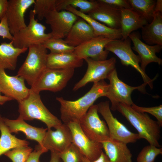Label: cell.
Wrapping results in <instances>:
<instances>
[{
	"label": "cell",
	"instance_id": "6da1fadb",
	"mask_svg": "<svg viewBox=\"0 0 162 162\" xmlns=\"http://www.w3.org/2000/svg\"><path fill=\"white\" fill-rule=\"evenodd\" d=\"M108 85L104 80L94 83L87 93L75 100L57 97L56 100L60 104L61 118L64 123L79 122L98 98L106 97Z\"/></svg>",
	"mask_w": 162,
	"mask_h": 162
},
{
	"label": "cell",
	"instance_id": "7a4b0ae2",
	"mask_svg": "<svg viewBox=\"0 0 162 162\" xmlns=\"http://www.w3.org/2000/svg\"><path fill=\"white\" fill-rule=\"evenodd\" d=\"M123 116L138 132L139 139H145L150 144L158 148L162 126L157 121L153 120L147 114L138 112L131 106L119 104L116 109Z\"/></svg>",
	"mask_w": 162,
	"mask_h": 162
},
{
	"label": "cell",
	"instance_id": "3957f363",
	"mask_svg": "<svg viewBox=\"0 0 162 162\" xmlns=\"http://www.w3.org/2000/svg\"><path fill=\"white\" fill-rule=\"evenodd\" d=\"M20 116L24 120L36 119L44 123L47 129L56 128L62 124L52 114L42 102L39 93L30 91L25 99L18 103Z\"/></svg>",
	"mask_w": 162,
	"mask_h": 162
},
{
	"label": "cell",
	"instance_id": "277c9868",
	"mask_svg": "<svg viewBox=\"0 0 162 162\" xmlns=\"http://www.w3.org/2000/svg\"><path fill=\"white\" fill-rule=\"evenodd\" d=\"M27 57L17 75L22 78L31 87L46 67L47 49L42 44L32 45L28 48Z\"/></svg>",
	"mask_w": 162,
	"mask_h": 162
},
{
	"label": "cell",
	"instance_id": "5b68a950",
	"mask_svg": "<svg viewBox=\"0 0 162 162\" xmlns=\"http://www.w3.org/2000/svg\"><path fill=\"white\" fill-rule=\"evenodd\" d=\"M33 10L29 13V21L26 27L13 35L11 41L16 47L27 49L31 46L42 44L52 38L50 33H45L46 27L35 19Z\"/></svg>",
	"mask_w": 162,
	"mask_h": 162
},
{
	"label": "cell",
	"instance_id": "8992f818",
	"mask_svg": "<svg viewBox=\"0 0 162 162\" xmlns=\"http://www.w3.org/2000/svg\"><path fill=\"white\" fill-rule=\"evenodd\" d=\"M131 42L129 37L124 40H113L106 45L104 49L116 55L119 58L123 65L130 66L135 69L141 74L144 83L148 84L151 88H152L153 82L156 76L153 79H151L142 69L139 65L141 62L140 58L139 55H136L133 51Z\"/></svg>",
	"mask_w": 162,
	"mask_h": 162
},
{
	"label": "cell",
	"instance_id": "52a82bcc",
	"mask_svg": "<svg viewBox=\"0 0 162 162\" xmlns=\"http://www.w3.org/2000/svg\"><path fill=\"white\" fill-rule=\"evenodd\" d=\"M74 69H57L46 68L30 91L39 93L43 91L57 92L63 89L73 76Z\"/></svg>",
	"mask_w": 162,
	"mask_h": 162
},
{
	"label": "cell",
	"instance_id": "ba28073f",
	"mask_svg": "<svg viewBox=\"0 0 162 162\" xmlns=\"http://www.w3.org/2000/svg\"><path fill=\"white\" fill-rule=\"evenodd\" d=\"M108 84L106 97L111 103L110 108L112 110H116V107L120 103L131 106L134 103L131 98V94L135 90L137 89L142 92H146L145 87L147 85L143 83L138 86H132L128 85L120 80L115 68L112 72L108 79Z\"/></svg>",
	"mask_w": 162,
	"mask_h": 162
},
{
	"label": "cell",
	"instance_id": "9c48e42d",
	"mask_svg": "<svg viewBox=\"0 0 162 162\" xmlns=\"http://www.w3.org/2000/svg\"><path fill=\"white\" fill-rule=\"evenodd\" d=\"M98 112L103 116L108 127L110 138L127 144L135 142L139 139L137 133L132 132L115 117L111 111L109 101L98 104Z\"/></svg>",
	"mask_w": 162,
	"mask_h": 162
},
{
	"label": "cell",
	"instance_id": "30bf717a",
	"mask_svg": "<svg viewBox=\"0 0 162 162\" xmlns=\"http://www.w3.org/2000/svg\"><path fill=\"white\" fill-rule=\"evenodd\" d=\"M79 123L83 132L90 140L100 142L110 138L106 124L98 114L97 105H92Z\"/></svg>",
	"mask_w": 162,
	"mask_h": 162
},
{
	"label": "cell",
	"instance_id": "8fae6325",
	"mask_svg": "<svg viewBox=\"0 0 162 162\" xmlns=\"http://www.w3.org/2000/svg\"><path fill=\"white\" fill-rule=\"evenodd\" d=\"M87 64L86 71L83 77L74 86L73 90L76 91L88 83H94L108 79L115 69L116 60L112 57L109 59L98 61L90 58L85 59Z\"/></svg>",
	"mask_w": 162,
	"mask_h": 162
},
{
	"label": "cell",
	"instance_id": "7c38bea8",
	"mask_svg": "<svg viewBox=\"0 0 162 162\" xmlns=\"http://www.w3.org/2000/svg\"><path fill=\"white\" fill-rule=\"evenodd\" d=\"M66 124L71 133L72 143L83 155L90 161L97 159L103 151L101 143L88 138L81 130L79 122H70Z\"/></svg>",
	"mask_w": 162,
	"mask_h": 162
},
{
	"label": "cell",
	"instance_id": "4fadbf2b",
	"mask_svg": "<svg viewBox=\"0 0 162 162\" xmlns=\"http://www.w3.org/2000/svg\"><path fill=\"white\" fill-rule=\"evenodd\" d=\"M79 17L67 10L58 11L54 9L46 16V23L50 26L52 38H65Z\"/></svg>",
	"mask_w": 162,
	"mask_h": 162
},
{
	"label": "cell",
	"instance_id": "5bb4252c",
	"mask_svg": "<svg viewBox=\"0 0 162 162\" xmlns=\"http://www.w3.org/2000/svg\"><path fill=\"white\" fill-rule=\"evenodd\" d=\"M55 130L48 129L42 143V148L47 152L59 153L66 149L72 143V135L67 124L62 123Z\"/></svg>",
	"mask_w": 162,
	"mask_h": 162
},
{
	"label": "cell",
	"instance_id": "9a60e30c",
	"mask_svg": "<svg viewBox=\"0 0 162 162\" xmlns=\"http://www.w3.org/2000/svg\"><path fill=\"white\" fill-rule=\"evenodd\" d=\"M25 80L17 75L10 76L5 70L0 69V91L4 96L15 100L18 103L27 97L30 92L25 83Z\"/></svg>",
	"mask_w": 162,
	"mask_h": 162
},
{
	"label": "cell",
	"instance_id": "2e32d148",
	"mask_svg": "<svg viewBox=\"0 0 162 162\" xmlns=\"http://www.w3.org/2000/svg\"><path fill=\"white\" fill-rule=\"evenodd\" d=\"M112 40L103 36L95 37L75 47L74 52L82 60L90 58L98 61L106 60L109 52L104 48Z\"/></svg>",
	"mask_w": 162,
	"mask_h": 162
},
{
	"label": "cell",
	"instance_id": "e0dca14e",
	"mask_svg": "<svg viewBox=\"0 0 162 162\" xmlns=\"http://www.w3.org/2000/svg\"><path fill=\"white\" fill-rule=\"evenodd\" d=\"M35 0L8 1L6 16L11 34L13 35L26 26L24 19L26 10Z\"/></svg>",
	"mask_w": 162,
	"mask_h": 162
},
{
	"label": "cell",
	"instance_id": "ac0fdd59",
	"mask_svg": "<svg viewBox=\"0 0 162 162\" xmlns=\"http://www.w3.org/2000/svg\"><path fill=\"white\" fill-rule=\"evenodd\" d=\"M128 37L132 41L133 49L138 54L141 59L140 67L145 71L147 66L151 62H155L159 65L162 64V59L158 57L156 53L161 50L162 46L159 45H149L142 42L141 35L138 32H134L129 35Z\"/></svg>",
	"mask_w": 162,
	"mask_h": 162
},
{
	"label": "cell",
	"instance_id": "d6986e66",
	"mask_svg": "<svg viewBox=\"0 0 162 162\" xmlns=\"http://www.w3.org/2000/svg\"><path fill=\"white\" fill-rule=\"evenodd\" d=\"M96 7L87 14L112 28H120L121 10L97 0Z\"/></svg>",
	"mask_w": 162,
	"mask_h": 162
},
{
	"label": "cell",
	"instance_id": "ffe728a7",
	"mask_svg": "<svg viewBox=\"0 0 162 162\" xmlns=\"http://www.w3.org/2000/svg\"><path fill=\"white\" fill-rule=\"evenodd\" d=\"M3 119L11 133L18 134L19 132H22L26 135L27 139L37 142L42 148L43 140L47 128L31 126L26 123L20 116L15 120H10L5 118H3Z\"/></svg>",
	"mask_w": 162,
	"mask_h": 162
},
{
	"label": "cell",
	"instance_id": "44dd1931",
	"mask_svg": "<svg viewBox=\"0 0 162 162\" xmlns=\"http://www.w3.org/2000/svg\"><path fill=\"white\" fill-rule=\"evenodd\" d=\"M94 37L91 27L83 19L79 17L64 40L69 45L75 47Z\"/></svg>",
	"mask_w": 162,
	"mask_h": 162
},
{
	"label": "cell",
	"instance_id": "7402d4cb",
	"mask_svg": "<svg viewBox=\"0 0 162 162\" xmlns=\"http://www.w3.org/2000/svg\"><path fill=\"white\" fill-rule=\"evenodd\" d=\"M100 142L110 162H132V155L126 143L110 138Z\"/></svg>",
	"mask_w": 162,
	"mask_h": 162
},
{
	"label": "cell",
	"instance_id": "603a6c76",
	"mask_svg": "<svg viewBox=\"0 0 162 162\" xmlns=\"http://www.w3.org/2000/svg\"><path fill=\"white\" fill-rule=\"evenodd\" d=\"M120 29L122 40L127 39L132 32L142 28L148 21L132 9H121Z\"/></svg>",
	"mask_w": 162,
	"mask_h": 162
},
{
	"label": "cell",
	"instance_id": "cb8c5ba5",
	"mask_svg": "<svg viewBox=\"0 0 162 162\" xmlns=\"http://www.w3.org/2000/svg\"><path fill=\"white\" fill-rule=\"evenodd\" d=\"M64 10L72 13L85 20L93 29L95 37L103 36L111 40L122 38L120 28L115 29L110 28L92 18L87 14L82 13L70 6L66 7Z\"/></svg>",
	"mask_w": 162,
	"mask_h": 162
},
{
	"label": "cell",
	"instance_id": "d4e9b609",
	"mask_svg": "<svg viewBox=\"0 0 162 162\" xmlns=\"http://www.w3.org/2000/svg\"><path fill=\"white\" fill-rule=\"evenodd\" d=\"M83 60L74 53L48 54L46 59L47 68L57 69H74L81 67Z\"/></svg>",
	"mask_w": 162,
	"mask_h": 162
},
{
	"label": "cell",
	"instance_id": "484cf974",
	"mask_svg": "<svg viewBox=\"0 0 162 162\" xmlns=\"http://www.w3.org/2000/svg\"><path fill=\"white\" fill-rule=\"evenodd\" d=\"M141 30V37L146 44L162 46V13H154L151 22Z\"/></svg>",
	"mask_w": 162,
	"mask_h": 162
},
{
	"label": "cell",
	"instance_id": "4316f807",
	"mask_svg": "<svg viewBox=\"0 0 162 162\" xmlns=\"http://www.w3.org/2000/svg\"><path fill=\"white\" fill-rule=\"evenodd\" d=\"M27 49L16 47L11 41L2 43L0 44V69H15L18 57Z\"/></svg>",
	"mask_w": 162,
	"mask_h": 162
},
{
	"label": "cell",
	"instance_id": "83f0119b",
	"mask_svg": "<svg viewBox=\"0 0 162 162\" xmlns=\"http://www.w3.org/2000/svg\"><path fill=\"white\" fill-rule=\"evenodd\" d=\"M0 156L14 148L28 146L29 142L16 138L10 132L0 114Z\"/></svg>",
	"mask_w": 162,
	"mask_h": 162
},
{
	"label": "cell",
	"instance_id": "f1b7e54d",
	"mask_svg": "<svg viewBox=\"0 0 162 162\" xmlns=\"http://www.w3.org/2000/svg\"><path fill=\"white\" fill-rule=\"evenodd\" d=\"M97 0H56L55 9L58 11L64 10L68 6L76 9L79 8L80 12L88 14L97 5Z\"/></svg>",
	"mask_w": 162,
	"mask_h": 162
},
{
	"label": "cell",
	"instance_id": "f546056e",
	"mask_svg": "<svg viewBox=\"0 0 162 162\" xmlns=\"http://www.w3.org/2000/svg\"><path fill=\"white\" fill-rule=\"evenodd\" d=\"M131 8L148 22L153 20L156 1L154 0H128Z\"/></svg>",
	"mask_w": 162,
	"mask_h": 162
},
{
	"label": "cell",
	"instance_id": "4dcf8cb0",
	"mask_svg": "<svg viewBox=\"0 0 162 162\" xmlns=\"http://www.w3.org/2000/svg\"><path fill=\"white\" fill-rule=\"evenodd\" d=\"M42 44L50 52L54 53H72L75 49L62 38H51Z\"/></svg>",
	"mask_w": 162,
	"mask_h": 162
},
{
	"label": "cell",
	"instance_id": "1f68e13d",
	"mask_svg": "<svg viewBox=\"0 0 162 162\" xmlns=\"http://www.w3.org/2000/svg\"><path fill=\"white\" fill-rule=\"evenodd\" d=\"M56 0H35L33 10L38 19L41 20L50 11L55 9Z\"/></svg>",
	"mask_w": 162,
	"mask_h": 162
},
{
	"label": "cell",
	"instance_id": "d6a6232c",
	"mask_svg": "<svg viewBox=\"0 0 162 162\" xmlns=\"http://www.w3.org/2000/svg\"><path fill=\"white\" fill-rule=\"evenodd\" d=\"M32 150V149L28 146L20 147L10 150L4 154L12 162H26Z\"/></svg>",
	"mask_w": 162,
	"mask_h": 162
},
{
	"label": "cell",
	"instance_id": "836d02e7",
	"mask_svg": "<svg viewBox=\"0 0 162 162\" xmlns=\"http://www.w3.org/2000/svg\"><path fill=\"white\" fill-rule=\"evenodd\" d=\"M162 154V148L150 144L144 147L138 154L137 162H154L156 157Z\"/></svg>",
	"mask_w": 162,
	"mask_h": 162
},
{
	"label": "cell",
	"instance_id": "e575fe53",
	"mask_svg": "<svg viewBox=\"0 0 162 162\" xmlns=\"http://www.w3.org/2000/svg\"><path fill=\"white\" fill-rule=\"evenodd\" d=\"M63 162H82L83 155L72 143L64 151L59 153Z\"/></svg>",
	"mask_w": 162,
	"mask_h": 162
},
{
	"label": "cell",
	"instance_id": "d590c367",
	"mask_svg": "<svg viewBox=\"0 0 162 162\" xmlns=\"http://www.w3.org/2000/svg\"><path fill=\"white\" fill-rule=\"evenodd\" d=\"M132 108L135 111L141 113H148L154 116L158 122L162 126V105L152 107H143L139 106L134 103Z\"/></svg>",
	"mask_w": 162,
	"mask_h": 162
},
{
	"label": "cell",
	"instance_id": "8d00e7d4",
	"mask_svg": "<svg viewBox=\"0 0 162 162\" xmlns=\"http://www.w3.org/2000/svg\"><path fill=\"white\" fill-rule=\"evenodd\" d=\"M100 2L108 4L114 8L121 10L122 9H131L127 0H99Z\"/></svg>",
	"mask_w": 162,
	"mask_h": 162
},
{
	"label": "cell",
	"instance_id": "74e56055",
	"mask_svg": "<svg viewBox=\"0 0 162 162\" xmlns=\"http://www.w3.org/2000/svg\"><path fill=\"white\" fill-rule=\"evenodd\" d=\"M0 36L3 38H7L11 41L13 38V35L10 32L6 15L0 20Z\"/></svg>",
	"mask_w": 162,
	"mask_h": 162
},
{
	"label": "cell",
	"instance_id": "f35d334b",
	"mask_svg": "<svg viewBox=\"0 0 162 162\" xmlns=\"http://www.w3.org/2000/svg\"><path fill=\"white\" fill-rule=\"evenodd\" d=\"M46 152L38 145L36 147L35 150L31 153L26 162H39V159L40 155Z\"/></svg>",
	"mask_w": 162,
	"mask_h": 162
},
{
	"label": "cell",
	"instance_id": "ab89813d",
	"mask_svg": "<svg viewBox=\"0 0 162 162\" xmlns=\"http://www.w3.org/2000/svg\"><path fill=\"white\" fill-rule=\"evenodd\" d=\"M82 162H110L107 156L103 151L100 156L94 161H90L84 156L82 158Z\"/></svg>",
	"mask_w": 162,
	"mask_h": 162
},
{
	"label": "cell",
	"instance_id": "60d3db41",
	"mask_svg": "<svg viewBox=\"0 0 162 162\" xmlns=\"http://www.w3.org/2000/svg\"><path fill=\"white\" fill-rule=\"evenodd\" d=\"M8 4L7 0H0V20L6 15Z\"/></svg>",
	"mask_w": 162,
	"mask_h": 162
},
{
	"label": "cell",
	"instance_id": "b9f144b4",
	"mask_svg": "<svg viewBox=\"0 0 162 162\" xmlns=\"http://www.w3.org/2000/svg\"><path fill=\"white\" fill-rule=\"evenodd\" d=\"M51 159L50 162H60V158L59 153L55 152H51Z\"/></svg>",
	"mask_w": 162,
	"mask_h": 162
},
{
	"label": "cell",
	"instance_id": "7bdbcfd3",
	"mask_svg": "<svg viewBox=\"0 0 162 162\" xmlns=\"http://www.w3.org/2000/svg\"><path fill=\"white\" fill-rule=\"evenodd\" d=\"M157 12H160L162 13V0H157L156 1V4L154 10V13Z\"/></svg>",
	"mask_w": 162,
	"mask_h": 162
},
{
	"label": "cell",
	"instance_id": "ee69618b",
	"mask_svg": "<svg viewBox=\"0 0 162 162\" xmlns=\"http://www.w3.org/2000/svg\"><path fill=\"white\" fill-rule=\"evenodd\" d=\"M1 92L0 91V104L2 105L7 101L13 100L11 98L8 97L4 95H2L1 94Z\"/></svg>",
	"mask_w": 162,
	"mask_h": 162
},
{
	"label": "cell",
	"instance_id": "f6af8a7d",
	"mask_svg": "<svg viewBox=\"0 0 162 162\" xmlns=\"http://www.w3.org/2000/svg\"></svg>",
	"mask_w": 162,
	"mask_h": 162
}]
</instances>
